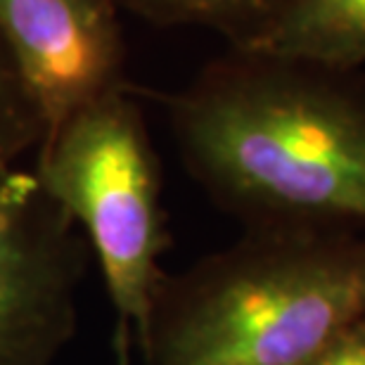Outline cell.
<instances>
[{"label":"cell","mask_w":365,"mask_h":365,"mask_svg":"<svg viewBox=\"0 0 365 365\" xmlns=\"http://www.w3.org/2000/svg\"><path fill=\"white\" fill-rule=\"evenodd\" d=\"M250 50L363 69L365 0H289Z\"/></svg>","instance_id":"6"},{"label":"cell","mask_w":365,"mask_h":365,"mask_svg":"<svg viewBox=\"0 0 365 365\" xmlns=\"http://www.w3.org/2000/svg\"><path fill=\"white\" fill-rule=\"evenodd\" d=\"M299 365H365V316Z\"/></svg>","instance_id":"9"},{"label":"cell","mask_w":365,"mask_h":365,"mask_svg":"<svg viewBox=\"0 0 365 365\" xmlns=\"http://www.w3.org/2000/svg\"><path fill=\"white\" fill-rule=\"evenodd\" d=\"M34 176L88 237L116 313V354L140 339L169 247L162 173L130 86L81 107L43 138Z\"/></svg>","instance_id":"3"},{"label":"cell","mask_w":365,"mask_h":365,"mask_svg":"<svg viewBox=\"0 0 365 365\" xmlns=\"http://www.w3.org/2000/svg\"><path fill=\"white\" fill-rule=\"evenodd\" d=\"M43 121L0 41V178L19 166V159L38 150Z\"/></svg>","instance_id":"8"},{"label":"cell","mask_w":365,"mask_h":365,"mask_svg":"<svg viewBox=\"0 0 365 365\" xmlns=\"http://www.w3.org/2000/svg\"><path fill=\"white\" fill-rule=\"evenodd\" d=\"M0 41L43 121V138L126 81L114 0H0Z\"/></svg>","instance_id":"5"},{"label":"cell","mask_w":365,"mask_h":365,"mask_svg":"<svg viewBox=\"0 0 365 365\" xmlns=\"http://www.w3.org/2000/svg\"><path fill=\"white\" fill-rule=\"evenodd\" d=\"M162 102L187 173L245 230H365L363 69L228 48Z\"/></svg>","instance_id":"1"},{"label":"cell","mask_w":365,"mask_h":365,"mask_svg":"<svg viewBox=\"0 0 365 365\" xmlns=\"http://www.w3.org/2000/svg\"><path fill=\"white\" fill-rule=\"evenodd\" d=\"M119 10L159 26H200L225 38L228 48H252L289 0H114Z\"/></svg>","instance_id":"7"},{"label":"cell","mask_w":365,"mask_h":365,"mask_svg":"<svg viewBox=\"0 0 365 365\" xmlns=\"http://www.w3.org/2000/svg\"><path fill=\"white\" fill-rule=\"evenodd\" d=\"M83 252L34 171L0 178V365H55L74 339Z\"/></svg>","instance_id":"4"},{"label":"cell","mask_w":365,"mask_h":365,"mask_svg":"<svg viewBox=\"0 0 365 365\" xmlns=\"http://www.w3.org/2000/svg\"><path fill=\"white\" fill-rule=\"evenodd\" d=\"M365 316V230L247 228L164 273L138 339L145 365H299Z\"/></svg>","instance_id":"2"}]
</instances>
